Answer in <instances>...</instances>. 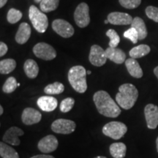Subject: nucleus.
Segmentation results:
<instances>
[{
	"instance_id": "f257e3e1",
	"label": "nucleus",
	"mask_w": 158,
	"mask_h": 158,
	"mask_svg": "<svg viewBox=\"0 0 158 158\" xmlns=\"http://www.w3.org/2000/svg\"><path fill=\"white\" fill-rule=\"evenodd\" d=\"M93 100L98 112L102 116L109 118H116L121 114L118 105L114 101L106 91H98L94 93Z\"/></svg>"
},
{
	"instance_id": "f03ea898",
	"label": "nucleus",
	"mask_w": 158,
	"mask_h": 158,
	"mask_svg": "<svg viewBox=\"0 0 158 158\" xmlns=\"http://www.w3.org/2000/svg\"><path fill=\"white\" fill-rule=\"evenodd\" d=\"M138 98V92L133 84H124L118 88L116 101L120 107L129 110L134 106Z\"/></svg>"
},
{
	"instance_id": "7ed1b4c3",
	"label": "nucleus",
	"mask_w": 158,
	"mask_h": 158,
	"mask_svg": "<svg viewBox=\"0 0 158 158\" xmlns=\"http://www.w3.org/2000/svg\"><path fill=\"white\" fill-rule=\"evenodd\" d=\"M86 70L81 65H76L70 69L68 81L73 89L78 93H84L87 89Z\"/></svg>"
},
{
	"instance_id": "20e7f679",
	"label": "nucleus",
	"mask_w": 158,
	"mask_h": 158,
	"mask_svg": "<svg viewBox=\"0 0 158 158\" xmlns=\"http://www.w3.org/2000/svg\"><path fill=\"white\" fill-rule=\"evenodd\" d=\"M29 18L34 28L39 33H44L48 27V20L46 15L35 5H31L29 9Z\"/></svg>"
},
{
	"instance_id": "39448f33",
	"label": "nucleus",
	"mask_w": 158,
	"mask_h": 158,
	"mask_svg": "<svg viewBox=\"0 0 158 158\" xmlns=\"http://www.w3.org/2000/svg\"><path fill=\"white\" fill-rule=\"evenodd\" d=\"M102 133L112 139L118 140L125 135L127 127L124 123L120 122H110L102 127Z\"/></svg>"
},
{
	"instance_id": "423d86ee",
	"label": "nucleus",
	"mask_w": 158,
	"mask_h": 158,
	"mask_svg": "<svg viewBox=\"0 0 158 158\" xmlns=\"http://www.w3.org/2000/svg\"><path fill=\"white\" fill-rule=\"evenodd\" d=\"M74 20L80 28H85L90 22L89 7L85 2H82L77 6L74 13Z\"/></svg>"
},
{
	"instance_id": "0eeeda50",
	"label": "nucleus",
	"mask_w": 158,
	"mask_h": 158,
	"mask_svg": "<svg viewBox=\"0 0 158 158\" xmlns=\"http://www.w3.org/2000/svg\"><path fill=\"white\" fill-rule=\"evenodd\" d=\"M33 53L37 58L45 61L56 58V52L51 45L45 43H38L33 48Z\"/></svg>"
},
{
	"instance_id": "6e6552de",
	"label": "nucleus",
	"mask_w": 158,
	"mask_h": 158,
	"mask_svg": "<svg viewBox=\"0 0 158 158\" xmlns=\"http://www.w3.org/2000/svg\"><path fill=\"white\" fill-rule=\"evenodd\" d=\"M76 122L65 118H58L51 124V130L56 133L68 135L76 130Z\"/></svg>"
},
{
	"instance_id": "1a4fd4ad",
	"label": "nucleus",
	"mask_w": 158,
	"mask_h": 158,
	"mask_svg": "<svg viewBox=\"0 0 158 158\" xmlns=\"http://www.w3.org/2000/svg\"><path fill=\"white\" fill-rule=\"evenodd\" d=\"M54 31L62 37L69 38L74 35L75 30L73 26L67 21L63 19L54 20L51 24Z\"/></svg>"
},
{
	"instance_id": "9d476101",
	"label": "nucleus",
	"mask_w": 158,
	"mask_h": 158,
	"mask_svg": "<svg viewBox=\"0 0 158 158\" xmlns=\"http://www.w3.org/2000/svg\"><path fill=\"white\" fill-rule=\"evenodd\" d=\"M107 59L106 51H104L100 45H93L91 47L89 60L92 65L101 67L106 64Z\"/></svg>"
},
{
	"instance_id": "9b49d317",
	"label": "nucleus",
	"mask_w": 158,
	"mask_h": 158,
	"mask_svg": "<svg viewBox=\"0 0 158 158\" xmlns=\"http://www.w3.org/2000/svg\"><path fill=\"white\" fill-rule=\"evenodd\" d=\"M58 145L59 142L57 138L54 135H48L40 140L37 144V147L41 152L48 154L56 151V149L58 148Z\"/></svg>"
},
{
	"instance_id": "f8f14e48",
	"label": "nucleus",
	"mask_w": 158,
	"mask_h": 158,
	"mask_svg": "<svg viewBox=\"0 0 158 158\" xmlns=\"http://www.w3.org/2000/svg\"><path fill=\"white\" fill-rule=\"evenodd\" d=\"M146 121L149 129H156L158 126V107L153 104H148L144 108Z\"/></svg>"
},
{
	"instance_id": "ddd939ff",
	"label": "nucleus",
	"mask_w": 158,
	"mask_h": 158,
	"mask_svg": "<svg viewBox=\"0 0 158 158\" xmlns=\"http://www.w3.org/2000/svg\"><path fill=\"white\" fill-rule=\"evenodd\" d=\"M42 118V114L33 108H26L23 110L21 119L26 125H31L38 123Z\"/></svg>"
},
{
	"instance_id": "4468645a",
	"label": "nucleus",
	"mask_w": 158,
	"mask_h": 158,
	"mask_svg": "<svg viewBox=\"0 0 158 158\" xmlns=\"http://www.w3.org/2000/svg\"><path fill=\"white\" fill-rule=\"evenodd\" d=\"M24 133L18 127H12L5 132L2 138V141L13 146H19L21 143L19 136H22Z\"/></svg>"
},
{
	"instance_id": "2eb2a0df",
	"label": "nucleus",
	"mask_w": 158,
	"mask_h": 158,
	"mask_svg": "<svg viewBox=\"0 0 158 158\" xmlns=\"http://www.w3.org/2000/svg\"><path fill=\"white\" fill-rule=\"evenodd\" d=\"M107 19L113 25H129L133 22V19L127 13L113 12L108 14Z\"/></svg>"
},
{
	"instance_id": "dca6fc26",
	"label": "nucleus",
	"mask_w": 158,
	"mask_h": 158,
	"mask_svg": "<svg viewBox=\"0 0 158 158\" xmlns=\"http://www.w3.org/2000/svg\"><path fill=\"white\" fill-rule=\"evenodd\" d=\"M38 107L45 112L54 111L58 106L57 100L51 96H42L37 101Z\"/></svg>"
},
{
	"instance_id": "f3484780",
	"label": "nucleus",
	"mask_w": 158,
	"mask_h": 158,
	"mask_svg": "<svg viewBox=\"0 0 158 158\" xmlns=\"http://www.w3.org/2000/svg\"><path fill=\"white\" fill-rule=\"evenodd\" d=\"M106 54L108 59L116 64H121L126 61V54L122 49L108 47L106 50Z\"/></svg>"
},
{
	"instance_id": "a211bd4d",
	"label": "nucleus",
	"mask_w": 158,
	"mask_h": 158,
	"mask_svg": "<svg viewBox=\"0 0 158 158\" xmlns=\"http://www.w3.org/2000/svg\"><path fill=\"white\" fill-rule=\"evenodd\" d=\"M31 27L27 23H21L15 35V41L19 44H24L29 40L31 36Z\"/></svg>"
},
{
	"instance_id": "6ab92c4d",
	"label": "nucleus",
	"mask_w": 158,
	"mask_h": 158,
	"mask_svg": "<svg viewBox=\"0 0 158 158\" xmlns=\"http://www.w3.org/2000/svg\"><path fill=\"white\" fill-rule=\"evenodd\" d=\"M125 65L128 73L131 76L135 78H141L143 76V70L135 59H127L125 61Z\"/></svg>"
},
{
	"instance_id": "aec40b11",
	"label": "nucleus",
	"mask_w": 158,
	"mask_h": 158,
	"mask_svg": "<svg viewBox=\"0 0 158 158\" xmlns=\"http://www.w3.org/2000/svg\"><path fill=\"white\" fill-rule=\"evenodd\" d=\"M25 74L29 78H35L38 76L39 67L37 62L33 59H27L23 65Z\"/></svg>"
},
{
	"instance_id": "412c9836",
	"label": "nucleus",
	"mask_w": 158,
	"mask_h": 158,
	"mask_svg": "<svg viewBox=\"0 0 158 158\" xmlns=\"http://www.w3.org/2000/svg\"><path fill=\"white\" fill-rule=\"evenodd\" d=\"M131 27H133L136 29L138 34L139 40H143L147 37L148 31L143 20L139 17L134 18L133 22L131 23Z\"/></svg>"
},
{
	"instance_id": "4be33fe9",
	"label": "nucleus",
	"mask_w": 158,
	"mask_h": 158,
	"mask_svg": "<svg viewBox=\"0 0 158 158\" xmlns=\"http://www.w3.org/2000/svg\"><path fill=\"white\" fill-rule=\"evenodd\" d=\"M109 151L110 155L114 158H124L126 155L127 147L124 143L117 142L110 146Z\"/></svg>"
},
{
	"instance_id": "5701e85b",
	"label": "nucleus",
	"mask_w": 158,
	"mask_h": 158,
	"mask_svg": "<svg viewBox=\"0 0 158 158\" xmlns=\"http://www.w3.org/2000/svg\"><path fill=\"white\" fill-rule=\"evenodd\" d=\"M150 51H151V48L149 45L142 44L139 45L138 46L134 47L130 51V56L131 58L133 59H138L141 58V57H143L146 55L149 54Z\"/></svg>"
},
{
	"instance_id": "b1692460",
	"label": "nucleus",
	"mask_w": 158,
	"mask_h": 158,
	"mask_svg": "<svg viewBox=\"0 0 158 158\" xmlns=\"http://www.w3.org/2000/svg\"><path fill=\"white\" fill-rule=\"evenodd\" d=\"M0 155L2 158H20L15 149L2 141L0 143Z\"/></svg>"
},
{
	"instance_id": "393cba45",
	"label": "nucleus",
	"mask_w": 158,
	"mask_h": 158,
	"mask_svg": "<svg viewBox=\"0 0 158 158\" xmlns=\"http://www.w3.org/2000/svg\"><path fill=\"white\" fill-rule=\"evenodd\" d=\"M16 68V62L13 59H6L0 62L1 74H9Z\"/></svg>"
},
{
	"instance_id": "a878e982",
	"label": "nucleus",
	"mask_w": 158,
	"mask_h": 158,
	"mask_svg": "<svg viewBox=\"0 0 158 158\" xmlns=\"http://www.w3.org/2000/svg\"><path fill=\"white\" fill-rule=\"evenodd\" d=\"M64 90V86L62 83L54 82L53 84L47 85L44 88V92L45 94L52 95V94H59L62 93Z\"/></svg>"
},
{
	"instance_id": "bb28decb",
	"label": "nucleus",
	"mask_w": 158,
	"mask_h": 158,
	"mask_svg": "<svg viewBox=\"0 0 158 158\" xmlns=\"http://www.w3.org/2000/svg\"><path fill=\"white\" fill-rule=\"evenodd\" d=\"M59 0H43L40 3L41 11L43 13H49L56 10L58 7Z\"/></svg>"
},
{
	"instance_id": "cd10ccee",
	"label": "nucleus",
	"mask_w": 158,
	"mask_h": 158,
	"mask_svg": "<svg viewBox=\"0 0 158 158\" xmlns=\"http://www.w3.org/2000/svg\"><path fill=\"white\" fill-rule=\"evenodd\" d=\"M17 84V81L14 77H9L3 85L2 91L5 93L7 94L12 93L16 89V88L18 87Z\"/></svg>"
},
{
	"instance_id": "c85d7f7f",
	"label": "nucleus",
	"mask_w": 158,
	"mask_h": 158,
	"mask_svg": "<svg viewBox=\"0 0 158 158\" xmlns=\"http://www.w3.org/2000/svg\"><path fill=\"white\" fill-rule=\"evenodd\" d=\"M22 13L19 10H16L15 8H11L9 10L8 13H7V21L10 23H15L22 18Z\"/></svg>"
},
{
	"instance_id": "c756f323",
	"label": "nucleus",
	"mask_w": 158,
	"mask_h": 158,
	"mask_svg": "<svg viewBox=\"0 0 158 158\" xmlns=\"http://www.w3.org/2000/svg\"><path fill=\"white\" fill-rule=\"evenodd\" d=\"M106 35L110 38L109 47L111 48H116L120 42V37L117 34V32L114 29H108L106 31Z\"/></svg>"
},
{
	"instance_id": "7c9ffc66",
	"label": "nucleus",
	"mask_w": 158,
	"mask_h": 158,
	"mask_svg": "<svg viewBox=\"0 0 158 158\" xmlns=\"http://www.w3.org/2000/svg\"><path fill=\"white\" fill-rule=\"evenodd\" d=\"M75 104V100L72 98H65L61 102L59 108L60 110L63 113H68L70 110L73 108Z\"/></svg>"
},
{
	"instance_id": "2f4dec72",
	"label": "nucleus",
	"mask_w": 158,
	"mask_h": 158,
	"mask_svg": "<svg viewBox=\"0 0 158 158\" xmlns=\"http://www.w3.org/2000/svg\"><path fill=\"white\" fill-rule=\"evenodd\" d=\"M124 37L125 38L129 39L132 43L135 44L137 43L138 40H139L138 38V31H136V29L133 27H131V28L128 29L127 31H124Z\"/></svg>"
},
{
	"instance_id": "473e14b6",
	"label": "nucleus",
	"mask_w": 158,
	"mask_h": 158,
	"mask_svg": "<svg viewBox=\"0 0 158 158\" xmlns=\"http://www.w3.org/2000/svg\"><path fill=\"white\" fill-rule=\"evenodd\" d=\"M118 2L122 7L127 9H135L141 3V0H118Z\"/></svg>"
},
{
	"instance_id": "72a5a7b5",
	"label": "nucleus",
	"mask_w": 158,
	"mask_h": 158,
	"mask_svg": "<svg viewBox=\"0 0 158 158\" xmlns=\"http://www.w3.org/2000/svg\"><path fill=\"white\" fill-rule=\"evenodd\" d=\"M146 15L149 19L158 23V7L149 6L146 8Z\"/></svg>"
},
{
	"instance_id": "f704fd0d",
	"label": "nucleus",
	"mask_w": 158,
	"mask_h": 158,
	"mask_svg": "<svg viewBox=\"0 0 158 158\" xmlns=\"http://www.w3.org/2000/svg\"><path fill=\"white\" fill-rule=\"evenodd\" d=\"M7 50H8L7 45L3 42L0 43V56L2 57L3 56H5L6 53L7 52Z\"/></svg>"
},
{
	"instance_id": "c9c22d12",
	"label": "nucleus",
	"mask_w": 158,
	"mask_h": 158,
	"mask_svg": "<svg viewBox=\"0 0 158 158\" xmlns=\"http://www.w3.org/2000/svg\"><path fill=\"white\" fill-rule=\"evenodd\" d=\"M30 158H55V157L51 155H38L33 156V157H31Z\"/></svg>"
},
{
	"instance_id": "e433bc0d",
	"label": "nucleus",
	"mask_w": 158,
	"mask_h": 158,
	"mask_svg": "<svg viewBox=\"0 0 158 158\" xmlns=\"http://www.w3.org/2000/svg\"><path fill=\"white\" fill-rule=\"evenodd\" d=\"M7 2V0H0V7H3L5 5V4Z\"/></svg>"
},
{
	"instance_id": "4c0bfd02",
	"label": "nucleus",
	"mask_w": 158,
	"mask_h": 158,
	"mask_svg": "<svg viewBox=\"0 0 158 158\" xmlns=\"http://www.w3.org/2000/svg\"><path fill=\"white\" fill-rule=\"evenodd\" d=\"M154 73L156 76H157V78H158V66L156 67V68L154 69Z\"/></svg>"
},
{
	"instance_id": "58836bf2",
	"label": "nucleus",
	"mask_w": 158,
	"mask_h": 158,
	"mask_svg": "<svg viewBox=\"0 0 158 158\" xmlns=\"http://www.w3.org/2000/svg\"><path fill=\"white\" fill-rule=\"evenodd\" d=\"M3 112H4V109H3V107L2 106H0V115H2V114H3Z\"/></svg>"
},
{
	"instance_id": "ea45409f",
	"label": "nucleus",
	"mask_w": 158,
	"mask_h": 158,
	"mask_svg": "<svg viewBox=\"0 0 158 158\" xmlns=\"http://www.w3.org/2000/svg\"><path fill=\"white\" fill-rule=\"evenodd\" d=\"M34 1H35V3H40L41 2L43 1V0H34Z\"/></svg>"
},
{
	"instance_id": "a19ab883",
	"label": "nucleus",
	"mask_w": 158,
	"mask_h": 158,
	"mask_svg": "<svg viewBox=\"0 0 158 158\" xmlns=\"http://www.w3.org/2000/svg\"><path fill=\"white\" fill-rule=\"evenodd\" d=\"M156 145H157V152H158V137L157 138V140H156Z\"/></svg>"
},
{
	"instance_id": "79ce46f5",
	"label": "nucleus",
	"mask_w": 158,
	"mask_h": 158,
	"mask_svg": "<svg viewBox=\"0 0 158 158\" xmlns=\"http://www.w3.org/2000/svg\"><path fill=\"white\" fill-rule=\"evenodd\" d=\"M94 158H107V157H104V156H98V157H94Z\"/></svg>"
},
{
	"instance_id": "37998d69",
	"label": "nucleus",
	"mask_w": 158,
	"mask_h": 158,
	"mask_svg": "<svg viewBox=\"0 0 158 158\" xmlns=\"http://www.w3.org/2000/svg\"><path fill=\"white\" fill-rule=\"evenodd\" d=\"M104 23H106V24H107V23H109V21H108V19H107V20H105Z\"/></svg>"
},
{
	"instance_id": "c03bdc74",
	"label": "nucleus",
	"mask_w": 158,
	"mask_h": 158,
	"mask_svg": "<svg viewBox=\"0 0 158 158\" xmlns=\"http://www.w3.org/2000/svg\"><path fill=\"white\" fill-rule=\"evenodd\" d=\"M86 73H87L88 75H90L91 73H92V72H91L90 70H87V71H86Z\"/></svg>"
},
{
	"instance_id": "a18cd8bd",
	"label": "nucleus",
	"mask_w": 158,
	"mask_h": 158,
	"mask_svg": "<svg viewBox=\"0 0 158 158\" xmlns=\"http://www.w3.org/2000/svg\"><path fill=\"white\" fill-rule=\"evenodd\" d=\"M17 86H20V84H19V83H18V84H17Z\"/></svg>"
}]
</instances>
